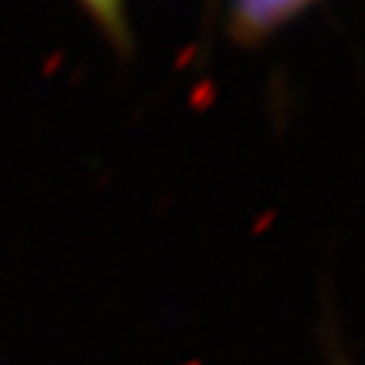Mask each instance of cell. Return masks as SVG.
Listing matches in <instances>:
<instances>
[{
    "label": "cell",
    "mask_w": 365,
    "mask_h": 365,
    "mask_svg": "<svg viewBox=\"0 0 365 365\" xmlns=\"http://www.w3.org/2000/svg\"><path fill=\"white\" fill-rule=\"evenodd\" d=\"M306 3L312 0H235V22L241 30L257 36L284 22Z\"/></svg>",
    "instance_id": "1"
},
{
    "label": "cell",
    "mask_w": 365,
    "mask_h": 365,
    "mask_svg": "<svg viewBox=\"0 0 365 365\" xmlns=\"http://www.w3.org/2000/svg\"><path fill=\"white\" fill-rule=\"evenodd\" d=\"M87 11L108 30V36L125 41V0H81Z\"/></svg>",
    "instance_id": "2"
}]
</instances>
